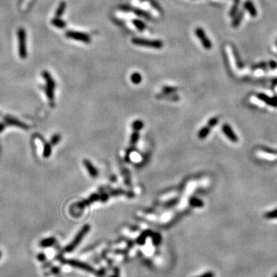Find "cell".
Listing matches in <instances>:
<instances>
[{"label": "cell", "mask_w": 277, "mask_h": 277, "mask_svg": "<svg viewBox=\"0 0 277 277\" xmlns=\"http://www.w3.org/2000/svg\"><path fill=\"white\" fill-rule=\"evenodd\" d=\"M66 36L69 38H71V39H75V40L82 41V42H89V41H90L89 36L83 33V32L69 31V32H66Z\"/></svg>", "instance_id": "obj_6"}, {"label": "cell", "mask_w": 277, "mask_h": 277, "mask_svg": "<svg viewBox=\"0 0 277 277\" xmlns=\"http://www.w3.org/2000/svg\"><path fill=\"white\" fill-rule=\"evenodd\" d=\"M66 4L65 2H62L59 4V7H58L57 10L56 12V18H59L60 16H62L64 13V11L66 9Z\"/></svg>", "instance_id": "obj_13"}, {"label": "cell", "mask_w": 277, "mask_h": 277, "mask_svg": "<svg viewBox=\"0 0 277 277\" xmlns=\"http://www.w3.org/2000/svg\"><path fill=\"white\" fill-rule=\"evenodd\" d=\"M209 133H210V127L206 126L204 128H202L200 131L199 132V138H201V139H203V138L207 137Z\"/></svg>", "instance_id": "obj_14"}, {"label": "cell", "mask_w": 277, "mask_h": 277, "mask_svg": "<svg viewBox=\"0 0 277 277\" xmlns=\"http://www.w3.org/2000/svg\"><path fill=\"white\" fill-rule=\"evenodd\" d=\"M276 44H277V43H276Z\"/></svg>", "instance_id": "obj_35"}, {"label": "cell", "mask_w": 277, "mask_h": 277, "mask_svg": "<svg viewBox=\"0 0 277 277\" xmlns=\"http://www.w3.org/2000/svg\"><path fill=\"white\" fill-rule=\"evenodd\" d=\"M112 277H119L118 276H116V275H114V276H113Z\"/></svg>", "instance_id": "obj_33"}, {"label": "cell", "mask_w": 277, "mask_h": 277, "mask_svg": "<svg viewBox=\"0 0 277 277\" xmlns=\"http://www.w3.org/2000/svg\"><path fill=\"white\" fill-rule=\"evenodd\" d=\"M263 149L264 151H266V152H269V153H271V154H275L276 152L275 150H273V149H269V148H266V147L263 148V149Z\"/></svg>", "instance_id": "obj_30"}, {"label": "cell", "mask_w": 277, "mask_h": 277, "mask_svg": "<svg viewBox=\"0 0 277 277\" xmlns=\"http://www.w3.org/2000/svg\"><path fill=\"white\" fill-rule=\"evenodd\" d=\"M143 126H144L143 122H142L141 120H136V121H134V122H133V128L135 131H138V130H140L143 129Z\"/></svg>", "instance_id": "obj_18"}, {"label": "cell", "mask_w": 277, "mask_h": 277, "mask_svg": "<svg viewBox=\"0 0 277 277\" xmlns=\"http://www.w3.org/2000/svg\"><path fill=\"white\" fill-rule=\"evenodd\" d=\"M131 79L133 83H135V84H138V83H141L142 76L140 75L139 73H138V72H135V73H133V75H132Z\"/></svg>", "instance_id": "obj_17"}, {"label": "cell", "mask_w": 277, "mask_h": 277, "mask_svg": "<svg viewBox=\"0 0 277 277\" xmlns=\"http://www.w3.org/2000/svg\"><path fill=\"white\" fill-rule=\"evenodd\" d=\"M37 258L39 261H42H42L45 260V256L43 254V253H39V254L37 256Z\"/></svg>", "instance_id": "obj_29"}, {"label": "cell", "mask_w": 277, "mask_h": 277, "mask_svg": "<svg viewBox=\"0 0 277 277\" xmlns=\"http://www.w3.org/2000/svg\"><path fill=\"white\" fill-rule=\"evenodd\" d=\"M257 97L260 100L263 101L264 103L268 104L269 105H272L273 107H277V98L274 97V98H270L268 96L265 95V94L259 93L257 95Z\"/></svg>", "instance_id": "obj_9"}, {"label": "cell", "mask_w": 277, "mask_h": 277, "mask_svg": "<svg viewBox=\"0 0 277 277\" xmlns=\"http://www.w3.org/2000/svg\"><path fill=\"white\" fill-rule=\"evenodd\" d=\"M1 256H2V253H1V251H0V258H1Z\"/></svg>", "instance_id": "obj_34"}, {"label": "cell", "mask_w": 277, "mask_h": 277, "mask_svg": "<svg viewBox=\"0 0 277 277\" xmlns=\"http://www.w3.org/2000/svg\"><path fill=\"white\" fill-rule=\"evenodd\" d=\"M133 42L136 45H145V46H150L154 47V48H161L163 46V43L160 41H149L146 40V39H133Z\"/></svg>", "instance_id": "obj_5"}, {"label": "cell", "mask_w": 277, "mask_h": 277, "mask_svg": "<svg viewBox=\"0 0 277 277\" xmlns=\"http://www.w3.org/2000/svg\"><path fill=\"white\" fill-rule=\"evenodd\" d=\"M190 204L193 207H202V206L204 205L203 202L202 200H200L199 199H197V198H195L193 197L190 199Z\"/></svg>", "instance_id": "obj_15"}, {"label": "cell", "mask_w": 277, "mask_h": 277, "mask_svg": "<svg viewBox=\"0 0 277 277\" xmlns=\"http://www.w3.org/2000/svg\"><path fill=\"white\" fill-rule=\"evenodd\" d=\"M59 139H60V136L59 135H56V136H53V138H52V143L53 144H56L59 141Z\"/></svg>", "instance_id": "obj_28"}, {"label": "cell", "mask_w": 277, "mask_h": 277, "mask_svg": "<svg viewBox=\"0 0 277 277\" xmlns=\"http://www.w3.org/2000/svg\"><path fill=\"white\" fill-rule=\"evenodd\" d=\"M134 24H135V26H136V27L139 29H143L145 28L144 23L141 21H138V20H136V21H134Z\"/></svg>", "instance_id": "obj_24"}, {"label": "cell", "mask_w": 277, "mask_h": 277, "mask_svg": "<svg viewBox=\"0 0 277 277\" xmlns=\"http://www.w3.org/2000/svg\"><path fill=\"white\" fill-rule=\"evenodd\" d=\"M223 132L226 135V137L229 138V140H231L232 143H237L238 142V137H237V136L236 135V133H234L233 130H232V129L231 128L229 125L224 124L223 126Z\"/></svg>", "instance_id": "obj_7"}, {"label": "cell", "mask_w": 277, "mask_h": 277, "mask_svg": "<svg viewBox=\"0 0 277 277\" xmlns=\"http://www.w3.org/2000/svg\"><path fill=\"white\" fill-rule=\"evenodd\" d=\"M160 240H161L160 236L159 235V234H155L153 238V243H155L156 245H158V244L160 242Z\"/></svg>", "instance_id": "obj_25"}, {"label": "cell", "mask_w": 277, "mask_h": 277, "mask_svg": "<svg viewBox=\"0 0 277 277\" xmlns=\"http://www.w3.org/2000/svg\"><path fill=\"white\" fill-rule=\"evenodd\" d=\"M238 3H239V0H237V3H236V4L234 5L233 8H232V10H231V12H230V15H233L234 14L236 13V12H237V8H238Z\"/></svg>", "instance_id": "obj_27"}, {"label": "cell", "mask_w": 277, "mask_h": 277, "mask_svg": "<svg viewBox=\"0 0 277 277\" xmlns=\"http://www.w3.org/2000/svg\"><path fill=\"white\" fill-rule=\"evenodd\" d=\"M273 277H277V273H276V274H274V276H273Z\"/></svg>", "instance_id": "obj_32"}, {"label": "cell", "mask_w": 277, "mask_h": 277, "mask_svg": "<svg viewBox=\"0 0 277 277\" xmlns=\"http://www.w3.org/2000/svg\"><path fill=\"white\" fill-rule=\"evenodd\" d=\"M264 217L266 219H277V209L265 213L264 214Z\"/></svg>", "instance_id": "obj_19"}, {"label": "cell", "mask_w": 277, "mask_h": 277, "mask_svg": "<svg viewBox=\"0 0 277 277\" xmlns=\"http://www.w3.org/2000/svg\"><path fill=\"white\" fill-rule=\"evenodd\" d=\"M196 33L198 36H199L200 40L202 41V45H204V47H205L206 49H210L211 46H212V44H211L210 40H209V39L207 38V36H206L205 32L202 31V29H199H199H196Z\"/></svg>", "instance_id": "obj_8"}, {"label": "cell", "mask_w": 277, "mask_h": 277, "mask_svg": "<svg viewBox=\"0 0 277 277\" xmlns=\"http://www.w3.org/2000/svg\"><path fill=\"white\" fill-rule=\"evenodd\" d=\"M64 262L68 264V265L70 266L81 269V270H85V271L86 272H89V273H95L96 272L95 269H94L93 267L91 266H89V264L80 262V261L79 260H75V259H66V260L64 261Z\"/></svg>", "instance_id": "obj_3"}, {"label": "cell", "mask_w": 277, "mask_h": 277, "mask_svg": "<svg viewBox=\"0 0 277 277\" xmlns=\"http://www.w3.org/2000/svg\"><path fill=\"white\" fill-rule=\"evenodd\" d=\"M138 136H139V135H138V131H135L134 133L132 134L131 139H130V142H131L132 145H135L136 143H137L138 139Z\"/></svg>", "instance_id": "obj_22"}, {"label": "cell", "mask_w": 277, "mask_h": 277, "mask_svg": "<svg viewBox=\"0 0 277 277\" xmlns=\"http://www.w3.org/2000/svg\"><path fill=\"white\" fill-rule=\"evenodd\" d=\"M83 163H84L85 166L87 169L88 172H89V175H90L92 177H96L98 176V171L96 169L95 166L92 165V163L89 161V160H83Z\"/></svg>", "instance_id": "obj_10"}, {"label": "cell", "mask_w": 277, "mask_h": 277, "mask_svg": "<svg viewBox=\"0 0 277 277\" xmlns=\"http://www.w3.org/2000/svg\"><path fill=\"white\" fill-rule=\"evenodd\" d=\"M218 122L219 119L217 117L212 118V119H210L209 121H208V126L210 127V128L211 127L215 126H216L217 124H218Z\"/></svg>", "instance_id": "obj_23"}, {"label": "cell", "mask_w": 277, "mask_h": 277, "mask_svg": "<svg viewBox=\"0 0 277 277\" xmlns=\"http://www.w3.org/2000/svg\"><path fill=\"white\" fill-rule=\"evenodd\" d=\"M149 233H150V232H149V231H146V232H143V233L139 237H138V243L139 244L144 243L145 241H146V239L149 236Z\"/></svg>", "instance_id": "obj_21"}, {"label": "cell", "mask_w": 277, "mask_h": 277, "mask_svg": "<svg viewBox=\"0 0 277 277\" xmlns=\"http://www.w3.org/2000/svg\"><path fill=\"white\" fill-rule=\"evenodd\" d=\"M55 243V239L54 238H47L45 240H42L40 242V246L44 247V248H47V247H50Z\"/></svg>", "instance_id": "obj_12"}, {"label": "cell", "mask_w": 277, "mask_h": 277, "mask_svg": "<svg viewBox=\"0 0 277 277\" xmlns=\"http://www.w3.org/2000/svg\"><path fill=\"white\" fill-rule=\"evenodd\" d=\"M89 230H90V226L88 224L84 225V226H83V228L81 229V230L76 234V236H75V238L73 239V240H72V241L66 247L65 251L66 252V253H71V252L73 251V250L78 246L79 244L81 242L83 239L84 238L85 236L89 232Z\"/></svg>", "instance_id": "obj_1"}, {"label": "cell", "mask_w": 277, "mask_h": 277, "mask_svg": "<svg viewBox=\"0 0 277 277\" xmlns=\"http://www.w3.org/2000/svg\"><path fill=\"white\" fill-rule=\"evenodd\" d=\"M19 40V54L21 59H26L27 56L26 49V33L23 29H19L17 32Z\"/></svg>", "instance_id": "obj_2"}, {"label": "cell", "mask_w": 277, "mask_h": 277, "mask_svg": "<svg viewBox=\"0 0 277 277\" xmlns=\"http://www.w3.org/2000/svg\"><path fill=\"white\" fill-rule=\"evenodd\" d=\"M242 15H243V12H241L238 14V15L236 17V19H234V21L233 23H232V26H233L234 27H237V26L240 25V22H241L242 20Z\"/></svg>", "instance_id": "obj_20"}, {"label": "cell", "mask_w": 277, "mask_h": 277, "mask_svg": "<svg viewBox=\"0 0 277 277\" xmlns=\"http://www.w3.org/2000/svg\"><path fill=\"white\" fill-rule=\"evenodd\" d=\"M44 78L46 80V88H45V92H46L47 96L49 100H53V89L55 88V83L53 81V78L50 75V74L48 72H44L42 73Z\"/></svg>", "instance_id": "obj_4"}, {"label": "cell", "mask_w": 277, "mask_h": 277, "mask_svg": "<svg viewBox=\"0 0 277 277\" xmlns=\"http://www.w3.org/2000/svg\"><path fill=\"white\" fill-rule=\"evenodd\" d=\"M196 277H215V275H214V273L212 272H207V273H205L203 274L200 275V276Z\"/></svg>", "instance_id": "obj_26"}, {"label": "cell", "mask_w": 277, "mask_h": 277, "mask_svg": "<svg viewBox=\"0 0 277 277\" xmlns=\"http://www.w3.org/2000/svg\"><path fill=\"white\" fill-rule=\"evenodd\" d=\"M244 6H245V9L248 10V12H249L250 15H251L252 16H256V8L254 7V6H253V4L250 1L246 2Z\"/></svg>", "instance_id": "obj_11"}, {"label": "cell", "mask_w": 277, "mask_h": 277, "mask_svg": "<svg viewBox=\"0 0 277 277\" xmlns=\"http://www.w3.org/2000/svg\"><path fill=\"white\" fill-rule=\"evenodd\" d=\"M53 26H56L58 28H60V29H63L66 27V23L64 21H62V19H59V18H55L53 19V21H52Z\"/></svg>", "instance_id": "obj_16"}, {"label": "cell", "mask_w": 277, "mask_h": 277, "mask_svg": "<svg viewBox=\"0 0 277 277\" xmlns=\"http://www.w3.org/2000/svg\"><path fill=\"white\" fill-rule=\"evenodd\" d=\"M53 273H55V274H58L59 273V269L58 267H56V268H53Z\"/></svg>", "instance_id": "obj_31"}]
</instances>
